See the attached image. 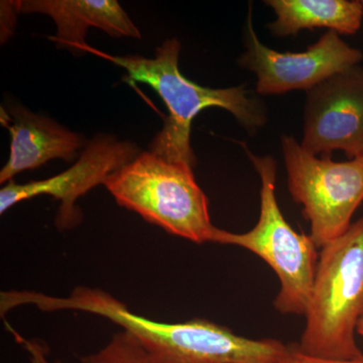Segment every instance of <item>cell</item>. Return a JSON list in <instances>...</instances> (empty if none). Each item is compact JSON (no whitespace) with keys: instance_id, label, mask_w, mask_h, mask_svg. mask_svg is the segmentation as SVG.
I'll list each match as a JSON object with an SVG mask.
<instances>
[{"instance_id":"cell-10","label":"cell","mask_w":363,"mask_h":363,"mask_svg":"<svg viewBox=\"0 0 363 363\" xmlns=\"http://www.w3.org/2000/svg\"><path fill=\"white\" fill-rule=\"evenodd\" d=\"M18 13L47 14L57 26L51 38L59 47L78 54L86 52L89 28L114 38L142 39V33L116 0H23L13 1Z\"/></svg>"},{"instance_id":"cell-16","label":"cell","mask_w":363,"mask_h":363,"mask_svg":"<svg viewBox=\"0 0 363 363\" xmlns=\"http://www.w3.org/2000/svg\"><path fill=\"white\" fill-rule=\"evenodd\" d=\"M362 6H363V0H362Z\"/></svg>"},{"instance_id":"cell-2","label":"cell","mask_w":363,"mask_h":363,"mask_svg":"<svg viewBox=\"0 0 363 363\" xmlns=\"http://www.w3.org/2000/svg\"><path fill=\"white\" fill-rule=\"evenodd\" d=\"M181 48L178 40H168L157 48L156 56L152 59L111 56L90 45L86 52L96 54L123 67L131 81L145 83L156 91L166 104L169 116L164 128L150 143V150L162 159L193 168L197 160L191 147V125L200 112L209 107L225 109L248 133H255L267 123V109L245 86L213 89L189 80L179 69Z\"/></svg>"},{"instance_id":"cell-6","label":"cell","mask_w":363,"mask_h":363,"mask_svg":"<svg viewBox=\"0 0 363 363\" xmlns=\"http://www.w3.org/2000/svg\"><path fill=\"white\" fill-rule=\"evenodd\" d=\"M291 195L303 205L318 248L342 236L363 201V157L333 162L310 154L292 136L281 138Z\"/></svg>"},{"instance_id":"cell-14","label":"cell","mask_w":363,"mask_h":363,"mask_svg":"<svg viewBox=\"0 0 363 363\" xmlns=\"http://www.w3.org/2000/svg\"><path fill=\"white\" fill-rule=\"evenodd\" d=\"M284 363H363V357L351 360H330L310 357L298 350V344L289 345V352Z\"/></svg>"},{"instance_id":"cell-9","label":"cell","mask_w":363,"mask_h":363,"mask_svg":"<svg viewBox=\"0 0 363 363\" xmlns=\"http://www.w3.org/2000/svg\"><path fill=\"white\" fill-rule=\"evenodd\" d=\"M301 145L314 156L342 150L350 160L363 157V67L335 74L308 91Z\"/></svg>"},{"instance_id":"cell-15","label":"cell","mask_w":363,"mask_h":363,"mask_svg":"<svg viewBox=\"0 0 363 363\" xmlns=\"http://www.w3.org/2000/svg\"><path fill=\"white\" fill-rule=\"evenodd\" d=\"M357 331V333L363 338V316L360 318L359 321H358Z\"/></svg>"},{"instance_id":"cell-1","label":"cell","mask_w":363,"mask_h":363,"mask_svg":"<svg viewBox=\"0 0 363 363\" xmlns=\"http://www.w3.org/2000/svg\"><path fill=\"white\" fill-rule=\"evenodd\" d=\"M30 304L43 312L78 311L104 317L138 340L145 363H284L289 345L253 340L204 319L161 323L128 310L101 289L77 286L67 297L35 292Z\"/></svg>"},{"instance_id":"cell-7","label":"cell","mask_w":363,"mask_h":363,"mask_svg":"<svg viewBox=\"0 0 363 363\" xmlns=\"http://www.w3.org/2000/svg\"><path fill=\"white\" fill-rule=\"evenodd\" d=\"M245 48L240 64L257 76V91L262 95L298 89L308 92L335 74L357 66L363 59L359 50L346 44L333 30L325 33L305 52L269 49L260 42L253 28L252 9L245 30Z\"/></svg>"},{"instance_id":"cell-11","label":"cell","mask_w":363,"mask_h":363,"mask_svg":"<svg viewBox=\"0 0 363 363\" xmlns=\"http://www.w3.org/2000/svg\"><path fill=\"white\" fill-rule=\"evenodd\" d=\"M4 125L11 133V140L9 161L0 171L1 184L9 183L21 172L39 168L51 160L72 162L78 150L86 145L78 133L20 105L11 107Z\"/></svg>"},{"instance_id":"cell-13","label":"cell","mask_w":363,"mask_h":363,"mask_svg":"<svg viewBox=\"0 0 363 363\" xmlns=\"http://www.w3.org/2000/svg\"><path fill=\"white\" fill-rule=\"evenodd\" d=\"M80 363H145V358L138 340L123 330L114 334L97 352L81 357Z\"/></svg>"},{"instance_id":"cell-3","label":"cell","mask_w":363,"mask_h":363,"mask_svg":"<svg viewBox=\"0 0 363 363\" xmlns=\"http://www.w3.org/2000/svg\"><path fill=\"white\" fill-rule=\"evenodd\" d=\"M298 350L310 357H363L354 333L363 316V216L321 248Z\"/></svg>"},{"instance_id":"cell-4","label":"cell","mask_w":363,"mask_h":363,"mask_svg":"<svg viewBox=\"0 0 363 363\" xmlns=\"http://www.w3.org/2000/svg\"><path fill=\"white\" fill-rule=\"evenodd\" d=\"M104 185L121 206L150 223L193 242H213L217 227L192 167L149 150L107 177Z\"/></svg>"},{"instance_id":"cell-12","label":"cell","mask_w":363,"mask_h":363,"mask_svg":"<svg viewBox=\"0 0 363 363\" xmlns=\"http://www.w3.org/2000/svg\"><path fill=\"white\" fill-rule=\"evenodd\" d=\"M266 4L277 16L269 25L277 37L315 28L353 35L362 26L363 6L358 0H267Z\"/></svg>"},{"instance_id":"cell-8","label":"cell","mask_w":363,"mask_h":363,"mask_svg":"<svg viewBox=\"0 0 363 363\" xmlns=\"http://www.w3.org/2000/svg\"><path fill=\"white\" fill-rule=\"evenodd\" d=\"M135 143L123 142L111 135H98L85 145L77 162L49 179L16 184L9 181L0 190V213L25 200L49 195L61 201L57 214L59 229L73 228L80 223L82 214L75 203L91 189L104 184L107 177L140 155Z\"/></svg>"},{"instance_id":"cell-5","label":"cell","mask_w":363,"mask_h":363,"mask_svg":"<svg viewBox=\"0 0 363 363\" xmlns=\"http://www.w3.org/2000/svg\"><path fill=\"white\" fill-rule=\"evenodd\" d=\"M241 145L262 181L259 219L245 233L217 228L213 242L245 248L266 262L281 283L276 309L281 314L305 315L316 276L318 247L311 236L294 230L281 214L276 198L274 157L255 156L245 143Z\"/></svg>"}]
</instances>
